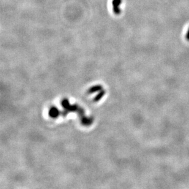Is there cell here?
Returning <instances> with one entry per match:
<instances>
[{
    "mask_svg": "<svg viewBox=\"0 0 189 189\" xmlns=\"http://www.w3.org/2000/svg\"><path fill=\"white\" fill-rule=\"evenodd\" d=\"M121 3V0H113V4L114 7V12L116 14H119L120 12V9L119 8V6Z\"/></svg>",
    "mask_w": 189,
    "mask_h": 189,
    "instance_id": "1",
    "label": "cell"
},
{
    "mask_svg": "<svg viewBox=\"0 0 189 189\" xmlns=\"http://www.w3.org/2000/svg\"><path fill=\"white\" fill-rule=\"evenodd\" d=\"M186 39L189 41V31H188V32H187V35H186Z\"/></svg>",
    "mask_w": 189,
    "mask_h": 189,
    "instance_id": "2",
    "label": "cell"
}]
</instances>
